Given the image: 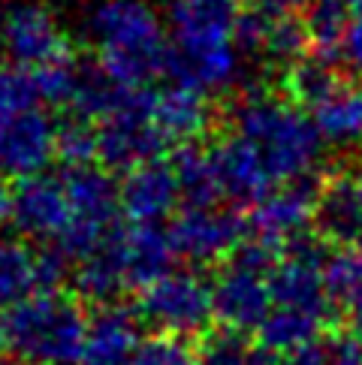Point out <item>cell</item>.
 Instances as JSON below:
<instances>
[{"label": "cell", "instance_id": "1", "mask_svg": "<svg viewBox=\"0 0 362 365\" xmlns=\"http://www.w3.org/2000/svg\"><path fill=\"white\" fill-rule=\"evenodd\" d=\"M227 130L260 151L275 185L320 173L323 136L314 118L278 88H244L227 109Z\"/></svg>", "mask_w": 362, "mask_h": 365}, {"label": "cell", "instance_id": "2", "mask_svg": "<svg viewBox=\"0 0 362 365\" xmlns=\"http://www.w3.org/2000/svg\"><path fill=\"white\" fill-rule=\"evenodd\" d=\"M88 34L103 70L124 88H151L166 76L170 34L148 0H100L88 16Z\"/></svg>", "mask_w": 362, "mask_h": 365}, {"label": "cell", "instance_id": "3", "mask_svg": "<svg viewBox=\"0 0 362 365\" xmlns=\"http://www.w3.org/2000/svg\"><path fill=\"white\" fill-rule=\"evenodd\" d=\"M73 293H33L4 311V350L21 365H79L90 311Z\"/></svg>", "mask_w": 362, "mask_h": 365}, {"label": "cell", "instance_id": "4", "mask_svg": "<svg viewBox=\"0 0 362 365\" xmlns=\"http://www.w3.org/2000/svg\"><path fill=\"white\" fill-rule=\"evenodd\" d=\"M136 311L145 326L163 335L200 338L212 329V281L197 269H170L145 290L136 293Z\"/></svg>", "mask_w": 362, "mask_h": 365}, {"label": "cell", "instance_id": "5", "mask_svg": "<svg viewBox=\"0 0 362 365\" xmlns=\"http://www.w3.org/2000/svg\"><path fill=\"white\" fill-rule=\"evenodd\" d=\"M154 100H157L154 88H130L118 112L97 124L100 166L112 173H130L142 163L163 158L172 142L154 121Z\"/></svg>", "mask_w": 362, "mask_h": 365}, {"label": "cell", "instance_id": "6", "mask_svg": "<svg viewBox=\"0 0 362 365\" xmlns=\"http://www.w3.org/2000/svg\"><path fill=\"white\" fill-rule=\"evenodd\" d=\"M170 242L178 259L193 266H214L224 263L244 236L248 220L236 205H181L170 220Z\"/></svg>", "mask_w": 362, "mask_h": 365}, {"label": "cell", "instance_id": "7", "mask_svg": "<svg viewBox=\"0 0 362 365\" xmlns=\"http://www.w3.org/2000/svg\"><path fill=\"white\" fill-rule=\"evenodd\" d=\"M242 0H170V48L185 58H202L232 46Z\"/></svg>", "mask_w": 362, "mask_h": 365}, {"label": "cell", "instance_id": "8", "mask_svg": "<svg viewBox=\"0 0 362 365\" xmlns=\"http://www.w3.org/2000/svg\"><path fill=\"white\" fill-rule=\"evenodd\" d=\"M0 51L9 58L12 67L36 70L73 48L55 12L46 4L28 0V4H16L6 9L4 21H0Z\"/></svg>", "mask_w": 362, "mask_h": 365}, {"label": "cell", "instance_id": "9", "mask_svg": "<svg viewBox=\"0 0 362 365\" xmlns=\"http://www.w3.org/2000/svg\"><path fill=\"white\" fill-rule=\"evenodd\" d=\"M326 173H314L305 178H293L275 185L266 197L251 205L244 212L248 220V236L266 239L272 245H287L290 239L302 236L305 230H311V217H314V202L323 185Z\"/></svg>", "mask_w": 362, "mask_h": 365}, {"label": "cell", "instance_id": "10", "mask_svg": "<svg viewBox=\"0 0 362 365\" xmlns=\"http://www.w3.org/2000/svg\"><path fill=\"white\" fill-rule=\"evenodd\" d=\"M70 197L63 175L36 173L12 185V227L24 239L55 242L70 227Z\"/></svg>", "mask_w": 362, "mask_h": 365}, {"label": "cell", "instance_id": "11", "mask_svg": "<svg viewBox=\"0 0 362 365\" xmlns=\"http://www.w3.org/2000/svg\"><path fill=\"white\" fill-rule=\"evenodd\" d=\"M58 121H51L43 106L0 115V175L28 178L46 173L55 158Z\"/></svg>", "mask_w": 362, "mask_h": 365}, {"label": "cell", "instance_id": "12", "mask_svg": "<svg viewBox=\"0 0 362 365\" xmlns=\"http://www.w3.org/2000/svg\"><path fill=\"white\" fill-rule=\"evenodd\" d=\"M212 308H214V326L248 335L263 326L272 311V293L269 278L242 272L232 266H221L212 278Z\"/></svg>", "mask_w": 362, "mask_h": 365}, {"label": "cell", "instance_id": "13", "mask_svg": "<svg viewBox=\"0 0 362 365\" xmlns=\"http://www.w3.org/2000/svg\"><path fill=\"white\" fill-rule=\"evenodd\" d=\"M212 158H214V173H217V181H221V193L227 205L248 212L251 205H257L275 187L260 151L239 133L227 130V133L217 136L212 142Z\"/></svg>", "mask_w": 362, "mask_h": 365}, {"label": "cell", "instance_id": "14", "mask_svg": "<svg viewBox=\"0 0 362 365\" xmlns=\"http://www.w3.org/2000/svg\"><path fill=\"white\" fill-rule=\"evenodd\" d=\"M311 230L323 242L338 247H356L362 242V190L353 173H326L314 202Z\"/></svg>", "mask_w": 362, "mask_h": 365}, {"label": "cell", "instance_id": "15", "mask_svg": "<svg viewBox=\"0 0 362 365\" xmlns=\"http://www.w3.org/2000/svg\"><path fill=\"white\" fill-rule=\"evenodd\" d=\"M181 208L178 178L170 160L142 163L121 178V212L130 224H160Z\"/></svg>", "mask_w": 362, "mask_h": 365}, {"label": "cell", "instance_id": "16", "mask_svg": "<svg viewBox=\"0 0 362 365\" xmlns=\"http://www.w3.org/2000/svg\"><path fill=\"white\" fill-rule=\"evenodd\" d=\"M142 317L136 305L115 302L90 308L88 338L79 365H130L142 344Z\"/></svg>", "mask_w": 362, "mask_h": 365}, {"label": "cell", "instance_id": "17", "mask_svg": "<svg viewBox=\"0 0 362 365\" xmlns=\"http://www.w3.org/2000/svg\"><path fill=\"white\" fill-rule=\"evenodd\" d=\"M269 293H272V305H287V308H299L308 314L320 317L323 323L335 326V311L332 299L326 293V281H323V266L305 263L290 254L281 257V263L272 269L269 275Z\"/></svg>", "mask_w": 362, "mask_h": 365}, {"label": "cell", "instance_id": "18", "mask_svg": "<svg viewBox=\"0 0 362 365\" xmlns=\"http://www.w3.org/2000/svg\"><path fill=\"white\" fill-rule=\"evenodd\" d=\"M118 227L109 232L106 242L94 254L73 269V296H79L88 308L124 302V296L130 293V281H127V269L118 245Z\"/></svg>", "mask_w": 362, "mask_h": 365}, {"label": "cell", "instance_id": "19", "mask_svg": "<svg viewBox=\"0 0 362 365\" xmlns=\"http://www.w3.org/2000/svg\"><path fill=\"white\" fill-rule=\"evenodd\" d=\"M118 245L127 269L130 290L139 293L148 284H154L160 275L175 269V247L170 242V232L160 224H121L118 227Z\"/></svg>", "mask_w": 362, "mask_h": 365}, {"label": "cell", "instance_id": "20", "mask_svg": "<svg viewBox=\"0 0 362 365\" xmlns=\"http://www.w3.org/2000/svg\"><path fill=\"white\" fill-rule=\"evenodd\" d=\"M154 121H157L166 139L181 145V142H193V139H202L209 133L212 121H214V109L209 103V94H202L197 88L170 82V88L157 91Z\"/></svg>", "mask_w": 362, "mask_h": 365}, {"label": "cell", "instance_id": "21", "mask_svg": "<svg viewBox=\"0 0 362 365\" xmlns=\"http://www.w3.org/2000/svg\"><path fill=\"white\" fill-rule=\"evenodd\" d=\"M347 70L338 55H326V51L311 48L308 55L281 76L278 91L290 97L296 106L314 112L320 103H326L341 85H347Z\"/></svg>", "mask_w": 362, "mask_h": 365}, {"label": "cell", "instance_id": "22", "mask_svg": "<svg viewBox=\"0 0 362 365\" xmlns=\"http://www.w3.org/2000/svg\"><path fill=\"white\" fill-rule=\"evenodd\" d=\"M170 166L178 178L181 190V205H224L221 181L214 173V158L212 145L202 139L181 142L170 154Z\"/></svg>", "mask_w": 362, "mask_h": 365}, {"label": "cell", "instance_id": "23", "mask_svg": "<svg viewBox=\"0 0 362 365\" xmlns=\"http://www.w3.org/2000/svg\"><path fill=\"white\" fill-rule=\"evenodd\" d=\"M326 145L356 148L362 145V82L351 79L311 112Z\"/></svg>", "mask_w": 362, "mask_h": 365}, {"label": "cell", "instance_id": "24", "mask_svg": "<svg viewBox=\"0 0 362 365\" xmlns=\"http://www.w3.org/2000/svg\"><path fill=\"white\" fill-rule=\"evenodd\" d=\"M326 332H329V326L320 317L308 314V311L287 308V305H272L269 317L263 320L260 329H257V344L287 356L293 350L320 341Z\"/></svg>", "mask_w": 362, "mask_h": 365}, {"label": "cell", "instance_id": "25", "mask_svg": "<svg viewBox=\"0 0 362 365\" xmlns=\"http://www.w3.org/2000/svg\"><path fill=\"white\" fill-rule=\"evenodd\" d=\"M127 91L130 88L115 82L112 76L103 70L100 61H85L82 58L79 79H76V91H73V103H70L67 112L100 124L103 118H109L112 112H118V106L127 97Z\"/></svg>", "mask_w": 362, "mask_h": 365}, {"label": "cell", "instance_id": "26", "mask_svg": "<svg viewBox=\"0 0 362 365\" xmlns=\"http://www.w3.org/2000/svg\"><path fill=\"white\" fill-rule=\"evenodd\" d=\"M311 48L314 46H311V36H308L302 12H278L275 24H272V31H269L260 67L275 76V88H278L281 76L290 67H296Z\"/></svg>", "mask_w": 362, "mask_h": 365}, {"label": "cell", "instance_id": "27", "mask_svg": "<svg viewBox=\"0 0 362 365\" xmlns=\"http://www.w3.org/2000/svg\"><path fill=\"white\" fill-rule=\"evenodd\" d=\"M326 293L338 314L351 320L362 317V254L359 247H338L323 269Z\"/></svg>", "mask_w": 362, "mask_h": 365}, {"label": "cell", "instance_id": "28", "mask_svg": "<svg viewBox=\"0 0 362 365\" xmlns=\"http://www.w3.org/2000/svg\"><path fill=\"white\" fill-rule=\"evenodd\" d=\"M36 290V251L21 239H0V308H12Z\"/></svg>", "mask_w": 362, "mask_h": 365}, {"label": "cell", "instance_id": "29", "mask_svg": "<svg viewBox=\"0 0 362 365\" xmlns=\"http://www.w3.org/2000/svg\"><path fill=\"white\" fill-rule=\"evenodd\" d=\"M302 19H305L308 36H311V46L317 51L341 58V43L353 21L351 0H314V4L302 12Z\"/></svg>", "mask_w": 362, "mask_h": 365}, {"label": "cell", "instance_id": "30", "mask_svg": "<svg viewBox=\"0 0 362 365\" xmlns=\"http://www.w3.org/2000/svg\"><path fill=\"white\" fill-rule=\"evenodd\" d=\"M100 136H97V124L79 118V115L67 112L58 121V133H55V158L63 163V169H79L100 163Z\"/></svg>", "mask_w": 362, "mask_h": 365}, {"label": "cell", "instance_id": "31", "mask_svg": "<svg viewBox=\"0 0 362 365\" xmlns=\"http://www.w3.org/2000/svg\"><path fill=\"white\" fill-rule=\"evenodd\" d=\"M79 67H82V58L67 51L55 61L43 63V67L31 70L33 73V82L36 91L46 106H58V109H70L73 103V91H76V79H79Z\"/></svg>", "mask_w": 362, "mask_h": 365}, {"label": "cell", "instance_id": "32", "mask_svg": "<svg viewBox=\"0 0 362 365\" xmlns=\"http://www.w3.org/2000/svg\"><path fill=\"white\" fill-rule=\"evenodd\" d=\"M278 9H272L266 4H251L242 6V16L236 21V34H232V46L242 51V58L248 63H263V51H266V40L269 31L275 24Z\"/></svg>", "mask_w": 362, "mask_h": 365}, {"label": "cell", "instance_id": "33", "mask_svg": "<svg viewBox=\"0 0 362 365\" xmlns=\"http://www.w3.org/2000/svg\"><path fill=\"white\" fill-rule=\"evenodd\" d=\"M197 365H251L254 347L242 332L214 326L197 338Z\"/></svg>", "mask_w": 362, "mask_h": 365}, {"label": "cell", "instance_id": "34", "mask_svg": "<svg viewBox=\"0 0 362 365\" xmlns=\"http://www.w3.org/2000/svg\"><path fill=\"white\" fill-rule=\"evenodd\" d=\"M323 344V354H326V362L329 365H362V341L359 335L353 332V326H338L320 338Z\"/></svg>", "mask_w": 362, "mask_h": 365}, {"label": "cell", "instance_id": "35", "mask_svg": "<svg viewBox=\"0 0 362 365\" xmlns=\"http://www.w3.org/2000/svg\"><path fill=\"white\" fill-rule=\"evenodd\" d=\"M341 63L356 82H362V16H353L351 28H347L341 43Z\"/></svg>", "mask_w": 362, "mask_h": 365}, {"label": "cell", "instance_id": "36", "mask_svg": "<svg viewBox=\"0 0 362 365\" xmlns=\"http://www.w3.org/2000/svg\"><path fill=\"white\" fill-rule=\"evenodd\" d=\"M284 365H329V362H326V354H323V344L314 341V344L299 347V350H293V354H287V356H284Z\"/></svg>", "mask_w": 362, "mask_h": 365}, {"label": "cell", "instance_id": "37", "mask_svg": "<svg viewBox=\"0 0 362 365\" xmlns=\"http://www.w3.org/2000/svg\"><path fill=\"white\" fill-rule=\"evenodd\" d=\"M12 224V185L6 175H0V230Z\"/></svg>", "mask_w": 362, "mask_h": 365}, {"label": "cell", "instance_id": "38", "mask_svg": "<svg viewBox=\"0 0 362 365\" xmlns=\"http://www.w3.org/2000/svg\"><path fill=\"white\" fill-rule=\"evenodd\" d=\"M251 365H284V354H275V350L257 344L251 354Z\"/></svg>", "mask_w": 362, "mask_h": 365}, {"label": "cell", "instance_id": "39", "mask_svg": "<svg viewBox=\"0 0 362 365\" xmlns=\"http://www.w3.org/2000/svg\"><path fill=\"white\" fill-rule=\"evenodd\" d=\"M353 178H356V185H359V190H362V160L356 163V169H353Z\"/></svg>", "mask_w": 362, "mask_h": 365}, {"label": "cell", "instance_id": "40", "mask_svg": "<svg viewBox=\"0 0 362 365\" xmlns=\"http://www.w3.org/2000/svg\"><path fill=\"white\" fill-rule=\"evenodd\" d=\"M351 326H353V332L359 335V341H362V317L359 320H351Z\"/></svg>", "mask_w": 362, "mask_h": 365}, {"label": "cell", "instance_id": "41", "mask_svg": "<svg viewBox=\"0 0 362 365\" xmlns=\"http://www.w3.org/2000/svg\"><path fill=\"white\" fill-rule=\"evenodd\" d=\"M351 9H353V16H362V0H351Z\"/></svg>", "mask_w": 362, "mask_h": 365}, {"label": "cell", "instance_id": "42", "mask_svg": "<svg viewBox=\"0 0 362 365\" xmlns=\"http://www.w3.org/2000/svg\"><path fill=\"white\" fill-rule=\"evenodd\" d=\"M0 365H21V362L12 359V356H0Z\"/></svg>", "mask_w": 362, "mask_h": 365}, {"label": "cell", "instance_id": "43", "mask_svg": "<svg viewBox=\"0 0 362 365\" xmlns=\"http://www.w3.org/2000/svg\"><path fill=\"white\" fill-rule=\"evenodd\" d=\"M0 347H4V308H0Z\"/></svg>", "mask_w": 362, "mask_h": 365}, {"label": "cell", "instance_id": "44", "mask_svg": "<svg viewBox=\"0 0 362 365\" xmlns=\"http://www.w3.org/2000/svg\"><path fill=\"white\" fill-rule=\"evenodd\" d=\"M254 4H266V6H269V4H272V0H254Z\"/></svg>", "mask_w": 362, "mask_h": 365}]
</instances>
